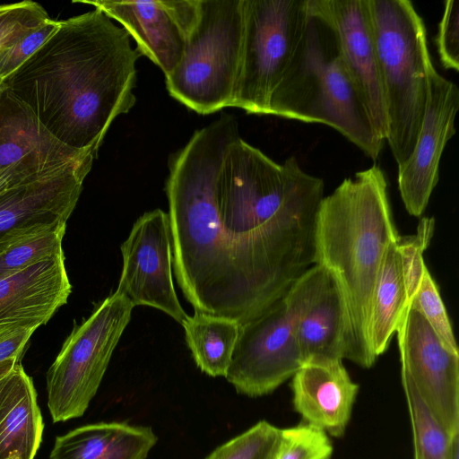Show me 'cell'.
I'll use <instances>...</instances> for the list:
<instances>
[{
  "label": "cell",
  "instance_id": "6da1fadb",
  "mask_svg": "<svg viewBox=\"0 0 459 459\" xmlns=\"http://www.w3.org/2000/svg\"><path fill=\"white\" fill-rule=\"evenodd\" d=\"M221 114L169 158L172 269L195 312L239 323L315 264L325 183L291 156L280 164Z\"/></svg>",
  "mask_w": 459,
  "mask_h": 459
},
{
  "label": "cell",
  "instance_id": "7a4b0ae2",
  "mask_svg": "<svg viewBox=\"0 0 459 459\" xmlns=\"http://www.w3.org/2000/svg\"><path fill=\"white\" fill-rule=\"evenodd\" d=\"M141 56L129 34L94 8L59 21L4 83L62 143L98 152L114 119L135 103Z\"/></svg>",
  "mask_w": 459,
  "mask_h": 459
},
{
  "label": "cell",
  "instance_id": "3957f363",
  "mask_svg": "<svg viewBox=\"0 0 459 459\" xmlns=\"http://www.w3.org/2000/svg\"><path fill=\"white\" fill-rule=\"evenodd\" d=\"M399 236L378 165L345 178L320 202L315 264L331 273L342 292L349 325L345 359L362 368L377 359L369 338L372 297L385 252Z\"/></svg>",
  "mask_w": 459,
  "mask_h": 459
},
{
  "label": "cell",
  "instance_id": "277c9868",
  "mask_svg": "<svg viewBox=\"0 0 459 459\" xmlns=\"http://www.w3.org/2000/svg\"><path fill=\"white\" fill-rule=\"evenodd\" d=\"M270 115L328 126L374 160L385 143L345 66L335 31L310 8L299 50L272 97Z\"/></svg>",
  "mask_w": 459,
  "mask_h": 459
},
{
  "label": "cell",
  "instance_id": "5b68a950",
  "mask_svg": "<svg viewBox=\"0 0 459 459\" xmlns=\"http://www.w3.org/2000/svg\"><path fill=\"white\" fill-rule=\"evenodd\" d=\"M386 110V142L397 167L416 144L434 67L423 19L409 0H368Z\"/></svg>",
  "mask_w": 459,
  "mask_h": 459
},
{
  "label": "cell",
  "instance_id": "8992f818",
  "mask_svg": "<svg viewBox=\"0 0 459 459\" xmlns=\"http://www.w3.org/2000/svg\"><path fill=\"white\" fill-rule=\"evenodd\" d=\"M243 41V0H200L183 56L167 76L171 97L201 115L231 107Z\"/></svg>",
  "mask_w": 459,
  "mask_h": 459
},
{
  "label": "cell",
  "instance_id": "52a82bcc",
  "mask_svg": "<svg viewBox=\"0 0 459 459\" xmlns=\"http://www.w3.org/2000/svg\"><path fill=\"white\" fill-rule=\"evenodd\" d=\"M308 0H243V41L231 107L270 115V103L303 39Z\"/></svg>",
  "mask_w": 459,
  "mask_h": 459
},
{
  "label": "cell",
  "instance_id": "ba28073f",
  "mask_svg": "<svg viewBox=\"0 0 459 459\" xmlns=\"http://www.w3.org/2000/svg\"><path fill=\"white\" fill-rule=\"evenodd\" d=\"M134 307L115 291L74 324L47 373L48 407L54 422L79 418L88 409Z\"/></svg>",
  "mask_w": 459,
  "mask_h": 459
},
{
  "label": "cell",
  "instance_id": "9c48e42d",
  "mask_svg": "<svg viewBox=\"0 0 459 459\" xmlns=\"http://www.w3.org/2000/svg\"><path fill=\"white\" fill-rule=\"evenodd\" d=\"M303 363L295 316L283 295L240 322L225 377L238 394L257 397L273 392Z\"/></svg>",
  "mask_w": 459,
  "mask_h": 459
},
{
  "label": "cell",
  "instance_id": "30bf717a",
  "mask_svg": "<svg viewBox=\"0 0 459 459\" xmlns=\"http://www.w3.org/2000/svg\"><path fill=\"white\" fill-rule=\"evenodd\" d=\"M395 333L402 380L412 386L449 437L458 434L459 353L449 351L411 307Z\"/></svg>",
  "mask_w": 459,
  "mask_h": 459
},
{
  "label": "cell",
  "instance_id": "8fae6325",
  "mask_svg": "<svg viewBox=\"0 0 459 459\" xmlns=\"http://www.w3.org/2000/svg\"><path fill=\"white\" fill-rule=\"evenodd\" d=\"M122 271L117 292L134 306L159 309L182 325L188 316L172 280L169 215L160 209L143 213L121 245Z\"/></svg>",
  "mask_w": 459,
  "mask_h": 459
},
{
  "label": "cell",
  "instance_id": "7c38bea8",
  "mask_svg": "<svg viewBox=\"0 0 459 459\" xmlns=\"http://www.w3.org/2000/svg\"><path fill=\"white\" fill-rule=\"evenodd\" d=\"M98 152L62 143L7 91L0 100V169L41 179L90 171Z\"/></svg>",
  "mask_w": 459,
  "mask_h": 459
},
{
  "label": "cell",
  "instance_id": "4fadbf2b",
  "mask_svg": "<svg viewBox=\"0 0 459 459\" xmlns=\"http://www.w3.org/2000/svg\"><path fill=\"white\" fill-rule=\"evenodd\" d=\"M93 5L118 22L142 56L167 76L180 62L200 15V0L74 1Z\"/></svg>",
  "mask_w": 459,
  "mask_h": 459
},
{
  "label": "cell",
  "instance_id": "5bb4252c",
  "mask_svg": "<svg viewBox=\"0 0 459 459\" xmlns=\"http://www.w3.org/2000/svg\"><path fill=\"white\" fill-rule=\"evenodd\" d=\"M459 108L457 85L435 67L429 77V93L421 128L406 161L398 167V188L409 214L420 217L439 178V164L447 142L455 134Z\"/></svg>",
  "mask_w": 459,
  "mask_h": 459
},
{
  "label": "cell",
  "instance_id": "9a60e30c",
  "mask_svg": "<svg viewBox=\"0 0 459 459\" xmlns=\"http://www.w3.org/2000/svg\"><path fill=\"white\" fill-rule=\"evenodd\" d=\"M434 230L435 219L422 217L414 234L399 236L385 252L374 289L369 323L376 358L388 348L428 269L423 254Z\"/></svg>",
  "mask_w": 459,
  "mask_h": 459
},
{
  "label": "cell",
  "instance_id": "2e32d148",
  "mask_svg": "<svg viewBox=\"0 0 459 459\" xmlns=\"http://www.w3.org/2000/svg\"><path fill=\"white\" fill-rule=\"evenodd\" d=\"M295 316L304 362L312 358L343 359L348 343V315L331 273L319 264L304 272L284 294Z\"/></svg>",
  "mask_w": 459,
  "mask_h": 459
},
{
  "label": "cell",
  "instance_id": "e0dca14e",
  "mask_svg": "<svg viewBox=\"0 0 459 459\" xmlns=\"http://www.w3.org/2000/svg\"><path fill=\"white\" fill-rule=\"evenodd\" d=\"M308 4L335 31L345 66L376 131L385 140V102L368 0H308Z\"/></svg>",
  "mask_w": 459,
  "mask_h": 459
},
{
  "label": "cell",
  "instance_id": "ac0fdd59",
  "mask_svg": "<svg viewBox=\"0 0 459 459\" xmlns=\"http://www.w3.org/2000/svg\"><path fill=\"white\" fill-rule=\"evenodd\" d=\"M63 248L0 278V337L19 328L47 324L72 292Z\"/></svg>",
  "mask_w": 459,
  "mask_h": 459
},
{
  "label": "cell",
  "instance_id": "d6986e66",
  "mask_svg": "<svg viewBox=\"0 0 459 459\" xmlns=\"http://www.w3.org/2000/svg\"><path fill=\"white\" fill-rule=\"evenodd\" d=\"M291 390L294 409L305 423L333 437L343 435L359 385L351 378L342 359L306 360L292 377Z\"/></svg>",
  "mask_w": 459,
  "mask_h": 459
},
{
  "label": "cell",
  "instance_id": "ffe728a7",
  "mask_svg": "<svg viewBox=\"0 0 459 459\" xmlns=\"http://www.w3.org/2000/svg\"><path fill=\"white\" fill-rule=\"evenodd\" d=\"M89 172L77 170L43 178L0 195V240L21 225L67 221Z\"/></svg>",
  "mask_w": 459,
  "mask_h": 459
},
{
  "label": "cell",
  "instance_id": "44dd1931",
  "mask_svg": "<svg viewBox=\"0 0 459 459\" xmlns=\"http://www.w3.org/2000/svg\"><path fill=\"white\" fill-rule=\"evenodd\" d=\"M43 429L32 379L18 362L0 381V459H34Z\"/></svg>",
  "mask_w": 459,
  "mask_h": 459
},
{
  "label": "cell",
  "instance_id": "7402d4cb",
  "mask_svg": "<svg viewBox=\"0 0 459 459\" xmlns=\"http://www.w3.org/2000/svg\"><path fill=\"white\" fill-rule=\"evenodd\" d=\"M157 440L150 427L88 424L57 436L49 459H145Z\"/></svg>",
  "mask_w": 459,
  "mask_h": 459
},
{
  "label": "cell",
  "instance_id": "603a6c76",
  "mask_svg": "<svg viewBox=\"0 0 459 459\" xmlns=\"http://www.w3.org/2000/svg\"><path fill=\"white\" fill-rule=\"evenodd\" d=\"M236 319L195 312L182 324L196 366L208 376L225 377L239 332Z\"/></svg>",
  "mask_w": 459,
  "mask_h": 459
},
{
  "label": "cell",
  "instance_id": "cb8c5ba5",
  "mask_svg": "<svg viewBox=\"0 0 459 459\" xmlns=\"http://www.w3.org/2000/svg\"><path fill=\"white\" fill-rule=\"evenodd\" d=\"M66 221L21 225L0 240V278L15 273L62 248Z\"/></svg>",
  "mask_w": 459,
  "mask_h": 459
},
{
  "label": "cell",
  "instance_id": "d4e9b609",
  "mask_svg": "<svg viewBox=\"0 0 459 459\" xmlns=\"http://www.w3.org/2000/svg\"><path fill=\"white\" fill-rule=\"evenodd\" d=\"M410 414L414 459H448L451 437L433 418L412 386L402 380Z\"/></svg>",
  "mask_w": 459,
  "mask_h": 459
},
{
  "label": "cell",
  "instance_id": "484cf974",
  "mask_svg": "<svg viewBox=\"0 0 459 459\" xmlns=\"http://www.w3.org/2000/svg\"><path fill=\"white\" fill-rule=\"evenodd\" d=\"M281 429L261 420L213 450L205 459H277Z\"/></svg>",
  "mask_w": 459,
  "mask_h": 459
},
{
  "label": "cell",
  "instance_id": "4316f807",
  "mask_svg": "<svg viewBox=\"0 0 459 459\" xmlns=\"http://www.w3.org/2000/svg\"><path fill=\"white\" fill-rule=\"evenodd\" d=\"M409 307L420 312L449 351L459 353L453 327L438 287L428 269Z\"/></svg>",
  "mask_w": 459,
  "mask_h": 459
},
{
  "label": "cell",
  "instance_id": "83f0119b",
  "mask_svg": "<svg viewBox=\"0 0 459 459\" xmlns=\"http://www.w3.org/2000/svg\"><path fill=\"white\" fill-rule=\"evenodd\" d=\"M333 445L328 435L305 422L282 429L277 459H331Z\"/></svg>",
  "mask_w": 459,
  "mask_h": 459
},
{
  "label": "cell",
  "instance_id": "f1b7e54d",
  "mask_svg": "<svg viewBox=\"0 0 459 459\" xmlns=\"http://www.w3.org/2000/svg\"><path fill=\"white\" fill-rule=\"evenodd\" d=\"M50 19L42 5L34 1L0 4V52Z\"/></svg>",
  "mask_w": 459,
  "mask_h": 459
},
{
  "label": "cell",
  "instance_id": "f546056e",
  "mask_svg": "<svg viewBox=\"0 0 459 459\" xmlns=\"http://www.w3.org/2000/svg\"><path fill=\"white\" fill-rule=\"evenodd\" d=\"M59 21L48 19L40 27L0 52V81L4 82L28 60L57 30Z\"/></svg>",
  "mask_w": 459,
  "mask_h": 459
},
{
  "label": "cell",
  "instance_id": "4dcf8cb0",
  "mask_svg": "<svg viewBox=\"0 0 459 459\" xmlns=\"http://www.w3.org/2000/svg\"><path fill=\"white\" fill-rule=\"evenodd\" d=\"M436 45L446 69L459 70V1L447 0L438 25Z\"/></svg>",
  "mask_w": 459,
  "mask_h": 459
},
{
  "label": "cell",
  "instance_id": "1f68e13d",
  "mask_svg": "<svg viewBox=\"0 0 459 459\" xmlns=\"http://www.w3.org/2000/svg\"><path fill=\"white\" fill-rule=\"evenodd\" d=\"M38 328L19 327L0 337V362L21 359L26 350L31 335Z\"/></svg>",
  "mask_w": 459,
  "mask_h": 459
},
{
  "label": "cell",
  "instance_id": "d6a6232c",
  "mask_svg": "<svg viewBox=\"0 0 459 459\" xmlns=\"http://www.w3.org/2000/svg\"><path fill=\"white\" fill-rule=\"evenodd\" d=\"M38 180L40 179H36L10 169H0V195Z\"/></svg>",
  "mask_w": 459,
  "mask_h": 459
},
{
  "label": "cell",
  "instance_id": "836d02e7",
  "mask_svg": "<svg viewBox=\"0 0 459 459\" xmlns=\"http://www.w3.org/2000/svg\"><path fill=\"white\" fill-rule=\"evenodd\" d=\"M20 361H17L16 359H8L3 362H0V380L3 379L5 376H7L16 363Z\"/></svg>",
  "mask_w": 459,
  "mask_h": 459
},
{
  "label": "cell",
  "instance_id": "e575fe53",
  "mask_svg": "<svg viewBox=\"0 0 459 459\" xmlns=\"http://www.w3.org/2000/svg\"><path fill=\"white\" fill-rule=\"evenodd\" d=\"M6 91V87L4 83V82L0 81V100L4 95V93Z\"/></svg>",
  "mask_w": 459,
  "mask_h": 459
},
{
  "label": "cell",
  "instance_id": "d590c367",
  "mask_svg": "<svg viewBox=\"0 0 459 459\" xmlns=\"http://www.w3.org/2000/svg\"><path fill=\"white\" fill-rule=\"evenodd\" d=\"M5 459H22V458L19 455H10L9 457H7Z\"/></svg>",
  "mask_w": 459,
  "mask_h": 459
},
{
  "label": "cell",
  "instance_id": "8d00e7d4",
  "mask_svg": "<svg viewBox=\"0 0 459 459\" xmlns=\"http://www.w3.org/2000/svg\"><path fill=\"white\" fill-rule=\"evenodd\" d=\"M1 380H2V379H1ZM1 380H0V381H1Z\"/></svg>",
  "mask_w": 459,
  "mask_h": 459
}]
</instances>
